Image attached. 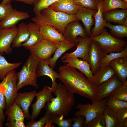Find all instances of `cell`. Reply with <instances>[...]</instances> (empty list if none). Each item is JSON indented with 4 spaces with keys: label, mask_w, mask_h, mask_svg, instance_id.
<instances>
[{
    "label": "cell",
    "mask_w": 127,
    "mask_h": 127,
    "mask_svg": "<svg viewBox=\"0 0 127 127\" xmlns=\"http://www.w3.org/2000/svg\"><path fill=\"white\" fill-rule=\"evenodd\" d=\"M58 70V79L70 92L89 99L92 102L95 101L97 87L83 73L74 67L65 65L60 67Z\"/></svg>",
    "instance_id": "1"
},
{
    "label": "cell",
    "mask_w": 127,
    "mask_h": 127,
    "mask_svg": "<svg viewBox=\"0 0 127 127\" xmlns=\"http://www.w3.org/2000/svg\"><path fill=\"white\" fill-rule=\"evenodd\" d=\"M56 96L45 106L46 113L64 118L68 116L75 104L74 94L70 92L63 84L57 83L53 92Z\"/></svg>",
    "instance_id": "2"
},
{
    "label": "cell",
    "mask_w": 127,
    "mask_h": 127,
    "mask_svg": "<svg viewBox=\"0 0 127 127\" xmlns=\"http://www.w3.org/2000/svg\"><path fill=\"white\" fill-rule=\"evenodd\" d=\"M31 20L40 25H47L52 26L63 35L65 28L69 23L79 20L75 15H69L56 11L49 7L35 13V16Z\"/></svg>",
    "instance_id": "3"
},
{
    "label": "cell",
    "mask_w": 127,
    "mask_h": 127,
    "mask_svg": "<svg viewBox=\"0 0 127 127\" xmlns=\"http://www.w3.org/2000/svg\"><path fill=\"white\" fill-rule=\"evenodd\" d=\"M39 61L30 54L24 64L21 70L17 73L18 81L17 83L18 91L23 87L28 85L38 88L36 82V72Z\"/></svg>",
    "instance_id": "4"
},
{
    "label": "cell",
    "mask_w": 127,
    "mask_h": 127,
    "mask_svg": "<svg viewBox=\"0 0 127 127\" xmlns=\"http://www.w3.org/2000/svg\"><path fill=\"white\" fill-rule=\"evenodd\" d=\"M91 39L96 41L106 54L112 52H120L127 44V41L113 37L104 28L99 35Z\"/></svg>",
    "instance_id": "5"
},
{
    "label": "cell",
    "mask_w": 127,
    "mask_h": 127,
    "mask_svg": "<svg viewBox=\"0 0 127 127\" xmlns=\"http://www.w3.org/2000/svg\"><path fill=\"white\" fill-rule=\"evenodd\" d=\"M108 97L99 101H94L92 103L77 104L75 108L79 109L74 114L75 117L83 116L85 118L84 127L90 121L103 113Z\"/></svg>",
    "instance_id": "6"
},
{
    "label": "cell",
    "mask_w": 127,
    "mask_h": 127,
    "mask_svg": "<svg viewBox=\"0 0 127 127\" xmlns=\"http://www.w3.org/2000/svg\"><path fill=\"white\" fill-rule=\"evenodd\" d=\"M17 79V73L13 70L8 72L0 83V89L6 99V110L14 102L18 93Z\"/></svg>",
    "instance_id": "7"
},
{
    "label": "cell",
    "mask_w": 127,
    "mask_h": 127,
    "mask_svg": "<svg viewBox=\"0 0 127 127\" xmlns=\"http://www.w3.org/2000/svg\"><path fill=\"white\" fill-rule=\"evenodd\" d=\"M58 42L54 43L43 40L33 46L29 50L31 54L39 61H49L56 49Z\"/></svg>",
    "instance_id": "8"
},
{
    "label": "cell",
    "mask_w": 127,
    "mask_h": 127,
    "mask_svg": "<svg viewBox=\"0 0 127 127\" xmlns=\"http://www.w3.org/2000/svg\"><path fill=\"white\" fill-rule=\"evenodd\" d=\"M52 91L51 87L45 86L43 89L36 93V101L31 105L32 110L30 119L34 120L40 114L41 110L44 107L47 102H50L53 98Z\"/></svg>",
    "instance_id": "9"
},
{
    "label": "cell",
    "mask_w": 127,
    "mask_h": 127,
    "mask_svg": "<svg viewBox=\"0 0 127 127\" xmlns=\"http://www.w3.org/2000/svg\"><path fill=\"white\" fill-rule=\"evenodd\" d=\"M77 39L78 43L76 45V50L72 52L65 54L61 58V60L70 57L79 58L88 62L89 49L91 39L87 36L84 37H78Z\"/></svg>",
    "instance_id": "10"
},
{
    "label": "cell",
    "mask_w": 127,
    "mask_h": 127,
    "mask_svg": "<svg viewBox=\"0 0 127 127\" xmlns=\"http://www.w3.org/2000/svg\"><path fill=\"white\" fill-rule=\"evenodd\" d=\"M106 54L97 43L91 40L89 49L88 63L93 75L99 70L100 61Z\"/></svg>",
    "instance_id": "11"
},
{
    "label": "cell",
    "mask_w": 127,
    "mask_h": 127,
    "mask_svg": "<svg viewBox=\"0 0 127 127\" xmlns=\"http://www.w3.org/2000/svg\"><path fill=\"white\" fill-rule=\"evenodd\" d=\"M123 83L119 80L115 74L97 87L95 101H99L107 97L113 91Z\"/></svg>",
    "instance_id": "12"
},
{
    "label": "cell",
    "mask_w": 127,
    "mask_h": 127,
    "mask_svg": "<svg viewBox=\"0 0 127 127\" xmlns=\"http://www.w3.org/2000/svg\"><path fill=\"white\" fill-rule=\"evenodd\" d=\"M18 28L15 26L9 29H0V54L11 53V45L17 33Z\"/></svg>",
    "instance_id": "13"
},
{
    "label": "cell",
    "mask_w": 127,
    "mask_h": 127,
    "mask_svg": "<svg viewBox=\"0 0 127 127\" xmlns=\"http://www.w3.org/2000/svg\"><path fill=\"white\" fill-rule=\"evenodd\" d=\"M75 21L69 23L66 27L63 36L67 41L77 44V37H84L87 36L85 29L79 22Z\"/></svg>",
    "instance_id": "14"
},
{
    "label": "cell",
    "mask_w": 127,
    "mask_h": 127,
    "mask_svg": "<svg viewBox=\"0 0 127 127\" xmlns=\"http://www.w3.org/2000/svg\"><path fill=\"white\" fill-rule=\"evenodd\" d=\"M61 62L64 63L65 65L79 70L94 84V75L91 70L88 62L79 59L77 58L72 57L65 58L61 60Z\"/></svg>",
    "instance_id": "15"
},
{
    "label": "cell",
    "mask_w": 127,
    "mask_h": 127,
    "mask_svg": "<svg viewBox=\"0 0 127 127\" xmlns=\"http://www.w3.org/2000/svg\"><path fill=\"white\" fill-rule=\"evenodd\" d=\"M36 93L35 90L28 92L18 93L15 98L14 102L21 107L24 115L25 118L27 120L30 119L31 115L29 112V108Z\"/></svg>",
    "instance_id": "16"
},
{
    "label": "cell",
    "mask_w": 127,
    "mask_h": 127,
    "mask_svg": "<svg viewBox=\"0 0 127 127\" xmlns=\"http://www.w3.org/2000/svg\"><path fill=\"white\" fill-rule=\"evenodd\" d=\"M30 16L27 12L21 11L13 9L10 14L0 21V29H9L15 26L20 21L27 19Z\"/></svg>",
    "instance_id": "17"
},
{
    "label": "cell",
    "mask_w": 127,
    "mask_h": 127,
    "mask_svg": "<svg viewBox=\"0 0 127 127\" xmlns=\"http://www.w3.org/2000/svg\"><path fill=\"white\" fill-rule=\"evenodd\" d=\"M49 60H41L39 61L36 72L37 77L43 76H47L51 79L52 84L51 87L53 93L56 87L57 84L56 80L58 78L59 73L54 71L53 68L50 67Z\"/></svg>",
    "instance_id": "18"
},
{
    "label": "cell",
    "mask_w": 127,
    "mask_h": 127,
    "mask_svg": "<svg viewBox=\"0 0 127 127\" xmlns=\"http://www.w3.org/2000/svg\"><path fill=\"white\" fill-rule=\"evenodd\" d=\"M27 24L30 33L28 40L22 45V46L29 50L43 40L40 31V25L35 23L30 22Z\"/></svg>",
    "instance_id": "19"
},
{
    "label": "cell",
    "mask_w": 127,
    "mask_h": 127,
    "mask_svg": "<svg viewBox=\"0 0 127 127\" xmlns=\"http://www.w3.org/2000/svg\"><path fill=\"white\" fill-rule=\"evenodd\" d=\"M103 1L102 0H100L98 2L97 10L93 15L95 20V26L91 31L90 38L99 35L105 26L107 22L103 16Z\"/></svg>",
    "instance_id": "20"
},
{
    "label": "cell",
    "mask_w": 127,
    "mask_h": 127,
    "mask_svg": "<svg viewBox=\"0 0 127 127\" xmlns=\"http://www.w3.org/2000/svg\"><path fill=\"white\" fill-rule=\"evenodd\" d=\"M80 6L76 4L73 0H60L49 8L53 10L70 15H75Z\"/></svg>",
    "instance_id": "21"
},
{
    "label": "cell",
    "mask_w": 127,
    "mask_h": 127,
    "mask_svg": "<svg viewBox=\"0 0 127 127\" xmlns=\"http://www.w3.org/2000/svg\"><path fill=\"white\" fill-rule=\"evenodd\" d=\"M109 65L114 70L119 81L123 83L127 81V57L113 60Z\"/></svg>",
    "instance_id": "22"
},
{
    "label": "cell",
    "mask_w": 127,
    "mask_h": 127,
    "mask_svg": "<svg viewBox=\"0 0 127 127\" xmlns=\"http://www.w3.org/2000/svg\"><path fill=\"white\" fill-rule=\"evenodd\" d=\"M97 11L81 7L75 14L76 17L83 23L87 36H90L91 28L93 24L92 16Z\"/></svg>",
    "instance_id": "23"
},
{
    "label": "cell",
    "mask_w": 127,
    "mask_h": 127,
    "mask_svg": "<svg viewBox=\"0 0 127 127\" xmlns=\"http://www.w3.org/2000/svg\"><path fill=\"white\" fill-rule=\"evenodd\" d=\"M40 31L44 40L54 43L67 41L63 35L52 26L47 25H40Z\"/></svg>",
    "instance_id": "24"
},
{
    "label": "cell",
    "mask_w": 127,
    "mask_h": 127,
    "mask_svg": "<svg viewBox=\"0 0 127 127\" xmlns=\"http://www.w3.org/2000/svg\"><path fill=\"white\" fill-rule=\"evenodd\" d=\"M107 22H112L123 25L127 18V9H113L103 14Z\"/></svg>",
    "instance_id": "25"
},
{
    "label": "cell",
    "mask_w": 127,
    "mask_h": 127,
    "mask_svg": "<svg viewBox=\"0 0 127 127\" xmlns=\"http://www.w3.org/2000/svg\"><path fill=\"white\" fill-rule=\"evenodd\" d=\"M116 74L113 68L109 65L101 66L97 72L94 75V84L97 87L107 81Z\"/></svg>",
    "instance_id": "26"
},
{
    "label": "cell",
    "mask_w": 127,
    "mask_h": 127,
    "mask_svg": "<svg viewBox=\"0 0 127 127\" xmlns=\"http://www.w3.org/2000/svg\"><path fill=\"white\" fill-rule=\"evenodd\" d=\"M76 45L75 43L67 41L59 42L53 56L49 60V65L50 67L52 68L54 67L58 59L66 51Z\"/></svg>",
    "instance_id": "27"
},
{
    "label": "cell",
    "mask_w": 127,
    "mask_h": 127,
    "mask_svg": "<svg viewBox=\"0 0 127 127\" xmlns=\"http://www.w3.org/2000/svg\"><path fill=\"white\" fill-rule=\"evenodd\" d=\"M30 35L27 24L23 22L20 24L18 28L16 35L11 46L12 48H18L22 46V43L26 42Z\"/></svg>",
    "instance_id": "28"
},
{
    "label": "cell",
    "mask_w": 127,
    "mask_h": 127,
    "mask_svg": "<svg viewBox=\"0 0 127 127\" xmlns=\"http://www.w3.org/2000/svg\"><path fill=\"white\" fill-rule=\"evenodd\" d=\"M5 115L7 116V121L14 120L24 122L25 116L21 107L14 102L6 110Z\"/></svg>",
    "instance_id": "29"
},
{
    "label": "cell",
    "mask_w": 127,
    "mask_h": 127,
    "mask_svg": "<svg viewBox=\"0 0 127 127\" xmlns=\"http://www.w3.org/2000/svg\"><path fill=\"white\" fill-rule=\"evenodd\" d=\"M21 64L20 62L9 63L0 54V80H2L8 72L18 68Z\"/></svg>",
    "instance_id": "30"
},
{
    "label": "cell",
    "mask_w": 127,
    "mask_h": 127,
    "mask_svg": "<svg viewBox=\"0 0 127 127\" xmlns=\"http://www.w3.org/2000/svg\"><path fill=\"white\" fill-rule=\"evenodd\" d=\"M103 114L105 127H119L115 112L105 106Z\"/></svg>",
    "instance_id": "31"
},
{
    "label": "cell",
    "mask_w": 127,
    "mask_h": 127,
    "mask_svg": "<svg viewBox=\"0 0 127 127\" xmlns=\"http://www.w3.org/2000/svg\"><path fill=\"white\" fill-rule=\"evenodd\" d=\"M105 27L110 28V34L119 39L127 37V27L121 24L114 25L110 22H107Z\"/></svg>",
    "instance_id": "32"
},
{
    "label": "cell",
    "mask_w": 127,
    "mask_h": 127,
    "mask_svg": "<svg viewBox=\"0 0 127 127\" xmlns=\"http://www.w3.org/2000/svg\"><path fill=\"white\" fill-rule=\"evenodd\" d=\"M118 8L127 9V4L121 0H105L103 1V13Z\"/></svg>",
    "instance_id": "33"
},
{
    "label": "cell",
    "mask_w": 127,
    "mask_h": 127,
    "mask_svg": "<svg viewBox=\"0 0 127 127\" xmlns=\"http://www.w3.org/2000/svg\"><path fill=\"white\" fill-rule=\"evenodd\" d=\"M106 106L116 112L122 109L127 108V102L121 100L109 95Z\"/></svg>",
    "instance_id": "34"
},
{
    "label": "cell",
    "mask_w": 127,
    "mask_h": 127,
    "mask_svg": "<svg viewBox=\"0 0 127 127\" xmlns=\"http://www.w3.org/2000/svg\"><path fill=\"white\" fill-rule=\"evenodd\" d=\"M127 57V45L124 49L120 52H112L106 54L101 60L100 67L109 65L110 62L112 60L119 57Z\"/></svg>",
    "instance_id": "35"
},
{
    "label": "cell",
    "mask_w": 127,
    "mask_h": 127,
    "mask_svg": "<svg viewBox=\"0 0 127 127\" xmlns=\"http://www.w3.org/2000/svg\"><path fill=\"white\" fill-rule=\"evenodd\" d=\"M109 95L119 99L127 102V81L123 82Z\"/></svg>",
    "instance_id": "36"
},
{
    "label": "cell",
    "mask_w": 127,
    "mask_h": 127,
    "mask_svg": "<svg viewBox=\"0 0 127 127\" xmlns=\"http://www.w3.org/2000/svg\"><path fill=\"white\" fill-rule=\"evenodd\" d=\"M60 0H35L33 10L35 13L39 12L43 9L48 8Z\"/></svg>",
    "instance_id": "37"
},
{
    "label": "cell",
    "mask_w": 127,
    "mask_h": 127,
    "mask_svg": "<svg viewBox=\"0 0 127 127\" xmlns=\"http://www.w3.org/2000/svg\"><path fill=\"white\" fill-rule=\"evenodd\" d=\"M57 115H51L50 120L52 123H55L59 127H71L73 122L72 118L65 119Z\"/></svg>",
    "instance_id": "38"
},
{
    "label": "cell",
    "mask_w": 127,
    "mask_h": 127,
    "mask_svg": "<svg viewBox=\"0 0 127 127\" xmlns=\"http://www.w3.org/2000/svg\"><path fill=\"white\" fill-rule=\"evenodd\" d=\"M77 5L82 7L94 10H97L96 0H73Z\"/></svg>",
    "instance_id": "39"
},
{
    "label": "cell",
    "mask_w": 127,
    "mask_h": 127,
    "mask_svg": "<svg viewBox=\"0 0 127 127\" xmlns=\"http://www.w3.org/2000/svg\"><path fill=\"white\" fill-rule=\"evenodd\" d=\"M51 115L45 113L44 115L37 121L31 120L26 123V127H44L50 120Z\"/></svg>",
    "instance_id": "40"
},
{
    "label": "cell",
    "mask_w": 127,
    "mask_h": 127,
    "mask_svg": "<svg viewBox=\"0 0 127 127\" xmlns=\"http://www.w3.org/2000/svg\"><path fill=\"white\" fill-rule=\"evenodd\" d=\"M116 113L119 127H127V108L120 109Z\"/></svg>",
    "instance_id": "41"
},
{
    "label": "cell",
    "mask_w": 127,
    "mask_h": 127,
    "mask_svg": "<svg viewBox=\"0 0 127 127\" xmlns=\"http://www.w3.org/2000/svg\"><path fill=\"white\" fill-rule=\"evenodd\" d=\"M85 127H105L103 113L89 122Z\"/></svg>",
    "instance_id": "42"
},
{
    "label": "cell",
    "mask_w": 127,
    "mask_h": 127,
    "mask_svg": "<svg viewBox=\"0 0 127 127\" xmlns=\"http://www.w3.org/2000/svg\"><path fill=\"white\" fill-rule=\"evenodd\" d=\"M6 108V101L5 96L0 89V127L3 126L5 115L4 111Z\"/></svg>",
    "instance_id": "43"
},
{
    "label": "cell",
    "mask_w": 127,
    "mask_h": 127,
    "mask_svg": "<svg viewBox=\"0 0 127 127\" xmlns=\"http://www.w3.org/2000/svg\"><path fill=\"white\" fill-rule=\"evenodd\" d=\"M13 8L11 4L6 5L0 4V20L5 19L10 13Z\"/></svg>",
    "instance_id": "44"
},
{
    "label": "cell",
    "mask_w": 127,
    "mask_h": 127,
    "mask_svg": "<svg viewBox=\"0 0 127 127\" xmlns=\"http://www.w3.org/2000/svg\"><path fill=\"white\" fill-rule=\"evenodd\" d=\"M84 117L83 116L77 117H74L72 118L74 123L72 126V127H84L85 120Z\"/></svg>",
    "instance_id": "45"
},
{
    "label": "cell",
    "mask_w": 127,
    "mask_h": 127,
    "mask_svg": "<svg viewBox=\"0 0 127 127\" xmlns=\"http://www.w3.org/2000/svg\"><path fill=\"white\" fill-rule=\"evenodd\" d=\"M5 126L8 127H26L24 122L17 120L8 121L6 123Z\"/></svg>",
    "instance_id": "46"
},
{
    "label": "cell",
    "mask_w": 127,
    "mask_h": 127,
    "mask_svg": "<svg viewBox=\"0 0 127 127\" xmlns=\"http://www.w3.org/2000/svg\"><path fill=\"white\" fill-rule=\"evenodd\" d=\"M17 1L21 2L24 3L33 5L35 0H16Z\"/></svg>",
    "instance_id": "47"
},
{
    "label": "cell",
    "mask_w": 127,
    "mask_h": 127,
    "mask_svg": "<svg viewBox=\"0 0 127 127\" xmlns=\"http://www.w3.org/2000/svg\"><path fill=\"white\" fill-rule=\"evenodd\" d=\"M12 0H3L1 4L3 5H6L10 4Z\"/></svg>",
    "instance_id": "48"
},
{
    "label": "cell",
    "mask_w": 127,
    "mask_h": 127,
    "mask_svg": "<svg viewBox=\"0 0 127 127\" xmlns=\"http://www.w3.org/2000/svg\"><path fill=\"white\" fill-rule=\"evenodd\" d=\"M123 25L127 27V18L126 19Z\"/></svg>",
    "instance_id": "49"
},
{
    "label": "cell",
    "mask_w": 127,
    "mask_h": 127,
    "mask_svg": "<svg viewBox=\"0 0 127 127\" xmlns=\"http://www.w3.org/2000/svg\"><path fill=\"white\" fill-rule=\"evenodd\" d=\"M126 3L127 4V0H121Z\"/></svg>",
    "instance_id": "50"
},
{
    "label": "cell",
    "mask_w": 127,
    "mask_h": 127,
    "mask_svg": "<svg viewBox=\"0 0 127 127\" xmlns=\"http://www.w3.org/2000/svg\"><path fill=\"white\" fill-rule=\"evenodd\" d=\"M100 0H96L97 2H98Z\"/></svg>",
    "instance_id": "51"
},
{
    "label": "cell",
    "mask_w": 127,
    "mask_h": 127,
    "mask_svg": "<svg viewBox=\"0 0 127 127\" xmlns=\"http://www.w3.org/2000/svg\"><path fill=\"white\" fill-rule=\"evenodd\" d=\"M103 0V1H104V0Z\"/></svg>",
    "instance_id": "52"
},
{
    "label": "cell",
    "mask_w": 127,
    "mask_h": 127,
    "mask_svg": "<svg viewBox=\"0 0 127 127\" xmlns=\"http://www.w3.org/2000/svg\"></svg>",
    "instance_id": "53"
}]
</instances>
